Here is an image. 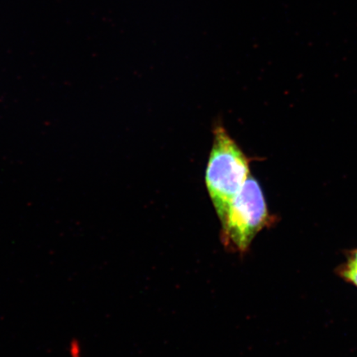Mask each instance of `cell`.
Masks as SVG:
<instances>
[{
	"instance_id": "3",
	"label": "cell",
	"mask_w": 357,
	"mask_h": 357,
	"mask_svg": "<svg viewBox=\"0 0 357 357\" xmlns=\"http://www.w3.org/2000/svg\"><path fill=\"white\" fill-rule=\"evenodd\" d=\"M339 273L347 282L357 288V249L350 253L347 262L339 270Z\"/></svg>"
},
{
	"instance_id": "1",
	"label": "cell",
	"mask_w": 357,
	"mask_h": 357,
	"mask_svg": "<svg viewBox=\"0 0 357 357\" xmlns=\"http://www.w3.org/2000/svg\"><path fill=\"white\" fill-rule=\"evenodd\" d=\"M250 175L249 160L218 125L213 130V141L206 169L207 190L220 221L225 218L231 200Z\"/></svg>"
},
{
	"instance_id": "2",
	"label": "cell",
	"mask_w": 357,
	"mask_h": 357,
	"mask_svg": "<svg viewBox=\"0 0 357 357\" xmlns=\"http://www.w3.org/2000/svg\"><path fill=\"white\" fill-rule=\"evenodd\" d=\"M271 220L261 185L250 176L221 222L223 240L226 245L244 252L259 231L271 225Z\"/></svg>"
}]
</instances>
